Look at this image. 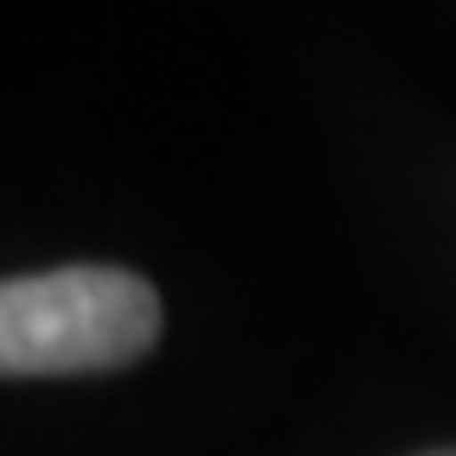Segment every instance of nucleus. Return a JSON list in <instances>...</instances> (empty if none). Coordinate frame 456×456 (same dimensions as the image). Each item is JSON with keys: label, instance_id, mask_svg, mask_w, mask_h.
Masks as SVG:
<instances>
[{"label": "nucleus", "instance_id": "2", "mask_svg": "<svg viewBox=\"0 0 456 456\" xmlns=\"http://www.w3.org/2000/svg\"><path fill=\"white\" fill-rule=\"evenodd\" d=\"M427 456H456V451H427Z\"/></svg>", "mask_w": 456, "mask_h": 456}, {"label": "nucleus", "instance_id": "1", "mask_svg": "<svg viewBox=\"0 0 456 456\" xmlns=\"http://www.w3.org/2000/svg\"><path fill=\"white\" fill-rule=\"evenodd\" d=\"M160 338V297L125 267H53L0 279V373L53 379V373L131 368Z\"/></svg>", "mask_w": 456, "mask_h": 456}]
</instances>
